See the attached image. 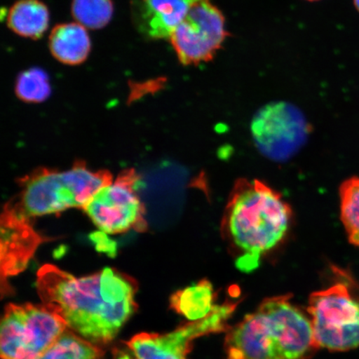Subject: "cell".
Listing matches in <instances>:
<instances>
[{"label":"cell","instance_id":"1","mask_svg":"<svg viewBox=\"0 0 359 359\" xmlns=\"http://www.w3.org/2000/svg\"><path fill=\"white\" fill-rule=\"evenodd\" d=\"M36 288L44 306L96 345L114 340L137 309V283L114 269L77 278L46 264L38 272Z\"/></svg>","mask_w":359,"mask_h":359},{"label":"cell","instance_id":"2","mask_svg":"<svg viewBox=\"0 0 359 359\" xmlns=\"http://www.w3.org/2000/svg\"><path fill=\"white\" fill-rule=\"evenodd\" d=\"M293 212L280 192L257 179H240L229 196L221 233L237 255L236 266L250 272L285 241Z\"/></svg>","mask_w":359,"mask_h":359},{"label":"cell","instance_id":"3","mask_svg":"<svg viewBox=\"0 0 359 359\" xmlns=\"http://www.w3.org/2000/svg\"><path fill=\"white\" fill-rule=\"evenodd\" d=\"M291 294L273 296L226 332L229 359H305L316 350L311 318L290 303Z\"/></svg>","mask_w":359,"mask_h":359},{"label":"cell","instance_id":"4","mask_svg":"<svg viewBox=\"0 0 359 359\" xmlns=\"http://www.w3.org/2000/svg\"><path fill=\"white\" fill-rule=\"evenodd\" d=\"M111 182L110 173L93 172L81 164L65 172L42 170L25 182L22 215L41 217L69 208H84L98 191Z\"/></svg>","mask_w":359,"mask_h":359},{"label":"cell","instance_id":"5","mask_svg":"<svg viewBox=\"0 0 359 359\" xmlns=\"http://www.w3.org/2000/svg\"><path fill=\"white\" fill-rule=\"evenodd\" d=\"M67 329L57 313L41 305L8 304L0 331L2 359H35Z\"/></svg>","mask_w":359,"mask_h":359},{"label":"cell","instance_id":"6","mask_svg":"<svg viewBox=\"0 0 359 359\" xmlns=\"http://www.w3.org/2000/svg\"><path fill=\"white\" fill-rule=\"evenodd\" d=\"M308 312L313 330L314 346L333 352L355 348L359 327V299L346 282L313 292Z\"/></svg>","mask_w":359,"mask_h":359},{"label":"cell","instance_id":"7","mask_svg":"<svg viewBox=\"0 0 359 359\" xmlns=\"http://www.w3.org/2000/svg\"><path fill=\"white\" fill-rule=\"evenodd\" d=\"M251 135L267 159L285 163L306 144L311 125L299 107L285 101L268 103L253 116Z\"/></svg>","mask_w":359,"mask_h":359},{"label":"cell","instance_id":"8","mask_svg":"<svg viewBox=\"0 0 359 359\" xmlns=\"http://www.w3.org/2000/svg\"><path fill=\"white\" fill-rule=\"evenodd\" d=\"M228 35L221 10L210 0H197L169 39L180 62L190 66L213 60Z\"/></svg>","mask_w":359,"mask_h":359},{"label":"cell","instance_id":"9","mask_svg":"<svg viewBox=\"0 0 359 359\" xmlns=\"http://www.w3.org/2000/svg\"><path fill=\"white\" fill-rule=\"evenodd\" d=\"M237 303L217 305L214 311L203 320L191 321L165 334L141 333L126 343L137 359H188L192 343L200 337L228 332L229 318Z\"/></svg>","mask_w":359,"mask_h":359},{"label":"cell","instance_id":"10","mask_svg":"<svg viewBox=\"0 0 359 359\" xmlns=\"http://www.w3.org/2000/svg\"><path fill=\"white\" fill-rule=\"evenodd\" d=\"M137 178L133 172L123 173L93 197L85 212L100 231L118 234L146 228L144 208L136 192Z\"/></svg>","mask_w":359,"mask_h":359},{"label":"cell","instance_id":"11","mask_svg":"<svg viewBox=\"0 0 359 359\" xmlns=\"http://www.w3.org/2000/svg\"><path fill=\"white\" fill-rule=\"evenodd\" d=\"M197 0H142V17L147 32L154 39L170 38L185 20Z\"/></svg>","mask_w":359,"mask_h":359},{"label":"cell","instance_id":"12","mask_svg":"<svg viewBox=\"0 0 359 359\" xmlns=\"http://www.w3.org/2000/svg\"><path fill=\"white\" fill-rule=\"evenodd\" d=\"M49 48L53 57L62 64H82L91 50V42L86 28L79 22L58 25L49 37Z\"/></svg>","mask_w":359,"mask_h":359},{"label":"cell","instance_id":"13","mask_svg":"<svg viewBox=\"0 0 359 359\" xmlns=\"http://www.w3.org/2000/svg\"><path fill=\"white\" fill-rule=\"evenodd\" d=\"M7 25L22 37L41 38L49 25L48 7L40 0H19L8 12Z\"/></svg>","mask_w":359,"mask_h":359},{"label":"cell","instance_id":"14","mask_svg":"<svg viewBox=\"0 0 359 359\" xmlns=\"http://www.w3.org/2000/svg\"><path fill=\"white\" fill-rule=\"evenodd\" d=\"M213 286L204 280L175 293L170 298V306L190 321L203 320L214 311Z\"/></svg>","mask_w":359,"mask_h":359},{"label":"cell","instance_id":"15","mask_svg":"<svg viewBox=\"0 0 359 359\" xmlns=\"http://www.w3.org/2000/svg\"><path fill=\"white\" fill-rule=\"evenodd\" d=\"M103 350L67 327L50 347L35 359H101Z\"/></svg>","mask_w":359,"mask_h":359},{"label":"cell","instance_id":"16","mask_svg":"<svg viewBox=\"0 0 359 359\" xmlns=\"http://www.w3.org/2000/svg\"><path fill=\"white\" fill-rule=\"evenodd\" d=\"M340 218L350 244L359 248V177H350L339 187Z\"/></svg>","mask_w":359,"mask_h":359},{"label":"cell","instance_id":"17","mask_svg":"<svg viewBox=\"0 0 359 359\" xmlns=\"http://www.w3.org/2000/svg\"><path fill=\"white\" fill-rule=\"evenodd\" d=\"M72 13L77 22L86 29H100L114 15L111 0H74Z\"/></svg>","mask_w":359,"mask_h":359},{"label":"cell","instance_id":"18","mask_svg":"<svg viewBox=\"0 0 359 359\" xmlns=\"http://www.w3.org/2000/svg\"><path fill=\"white\" fill-rule=\"evenodd\" d=\"M15 93L20 100L27 102H42L48 100L51 94L48 75L38 67L26 70L17 79Z\"/></svg>","mask_w":359,"mask_h":359},{"label":"cell","instance_id":"19","mask_svg":"<svg viewBox=\"0 0 359 359\" xmlns=\"http://www.w3.org/2000/svg\"><path fill=\"white\" fill-rule=\"evenodd\" d=\"M114 359H137L132 357L130 354L125 353L123 350L116 349L114 351Z\"/></svg>","mask_w":359,"mask_h":359},{"label":"cell","instance_id":"20","mask_svg":"<svg viewBox=\"0 0 359 359\" xmlns=\"http://www.w3.org/2000/svg\"><path fill=\"white\" fill-rule=\"evenodd\" d=\"M354 7L356 8V10L359 13V0H353Z\"/></svg>","mask_w":359,"mask_h":359},{"label":"cell","instance_id":"21","mask_svg":"<svg viewBox=\"0 0 359 359\" xmlns=\"http://www.w3.org/2000/svg\"><path fill=\"white\" fill-rule=\"evenodd\" d=\"M309 2L320 1V0H307Z\"/></svg>","mask_w":359,"mask_h":359}]
</instances>
